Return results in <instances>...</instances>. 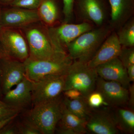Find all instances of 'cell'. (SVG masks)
Wrapping results in <instances>:
<instances>
[{
  "instance_id": "obj_1",
  "label": "cell",
  "mask_w": 134,
  "mask_h": 134,
  "mask_svg": "<svg viewBox=\"0 0 134 134\" xmlns=\"http://www.w3.org/2000/svg\"><path fill=\"white\" fill-rule=\"evenodd\" d=\"M29 46V58L34 60L53 59L68 54L55 44L50 35L48 27L41 22L21 29Z\"/></svg>"
},
{
  "instance_id": "obj_2",
  "label": "cell",
  "mask_w": 134,
  "mask_h": 134,
  "mask_svg": "<svg viewBox=\"0 0 134 134\" xmlns=\"http://www.w3.org/2000/svg\"><path fill=\"white\" fill-rule=\"evenodd\" d=\"M62 95L52 100L37 103L27 110L23 117L34 126L41 134L55 133L63 109Z\"/></svg>"
},
{
  "instance_id": "obj_3",
  "label": "cell",
  "mask_w": 134,
  "mask_h": 134,
  "mask_svg": "<svg viewBox=\"0 0 134 134\" xmlns=\"http://www.w3.org/2000/svg\"><path fill=\"white\" fill-rule=\"evenodd\" d=\"M113 31L108 24L95 27L70 43L67 47V53L73 61L88 63Z\"/></svg>"
},
{
  "instance_id": "obj_4",
  "label": "cell",
  "mask_w": 134,
  "mask_h": 134,
  "mask_svg": "<svg viewBox=\"0 0 134 134\" xmlns=\"http://www.w3.org/2000/svg\"><path fill=\"white\" fill-rule=\"evenodd\" d=\"M98 76L96 68L89 66L87 63L73 61L65 75L63 91L76 89L87 98L95 91Z\"/></svg>"
},
{
  "instance_id": "obj_5",
  "label": "cell",
  "mask_w": 134,
  "mask_h": 134,
  "mask_svg": "<svg viewBox=\"0 0 134 134\" xmlns=\"http://www.w3.org/2000/svg\"><path fill=\"white\" fill-rule=\"evenodd\" d=\"M74 15L77 23L87 22L96 27L108 24L110 17L108 0H76Z\"/></svg>"
},
{
  "instance_id": "obj_6",
  "label": "cell",
  "mask_w": 134,
  "mask_h": 134,
  "mask_svg": "<svg viewBox=\"0 0 134 134\" xmlns=\"http://www.w3.org/2000/svg\"><path fill=\"white\" fill-rule=\"evenodd\" d=\"M1 57L24 62L29 56V46L21 29L2 27L0 30Z\"/></svg>"
},
{
  "instance_id": "obj_7",
  "label": "cell",
  "mask_w": 134,
  "mask_h": 134,
  "mask_svg": "<svg viewBox=\"0 0 134 134\" xmlns=\"http://www.w3.org/2000/svg\"><path fill=\"white\" fill-rule=\"evenodd\" d=\"M73 60L68 54L53 59L34 60L28 58L24 62L26 76L32 81L49 75H65Z\"/></svg>"
},
{
  "instance_id": "obj_8",
  "label": "cell",
  "mask_w": 134,
  "mask_h": 134,
  "mask_svg": "<svg viewBox=\"0 0 134 134\" xmlns=\"http://www.w3.org/2000/svg\"><path fill=\"white\" fill-rule=\"evenodd\" d=\"M65 83V75H49L32 81V105L61 96Z\"/></svg>"
},
{
  "instance_id": "obj_9",
  "label": "cell",
  "mask_w": 134,
  "mask_h": 134,
  "mask_svg": "<svg viewBox=\"0 0 134 134\" xmlns=\"http://www.w3.org/2000/svg\"><path fill=\"white\" fill-rule=\"evenodd\" d=\"M26 77L24 62L1 57L0 90L2 96L16 86Z\"/></svg>"
},
{
  "instance_id": "obj_10",
  "label": "cell",
  "mask_w": 134,
  "mask_h": 134,
  "mask_svg": "<svg viewBox=\"0 0 134 134\" xmlns=\"http://www.w3.org/2000/svg\"><path fill=\"white\" fill-rule=\"evenodd\" d=\"M96 27L87 22L63 23L48 28L51 37L58 47L67 52L68 45L80 35Z\"/></svg>"
},
{
  "instance_id": "obj_11",
  "label": "cell",
  "mask_w": 134,
  "mask_h": 134,
  "mask_svg": "<svg viewBox=\"0 0 134 134\" xmlns=\"http://www.w3.org/2000/svg\"><path fill=\"white\" fill-rule=\"evenodd\" d=\"M40 21L37 10L10 7L0 12V23L2 27L22 29Z\"/></svg>"
},
{
  "instance_id": "obj_12",
  "label": "cell",
  "mask_w": 134,
  "mask_h": 134,
  "mask_svg": "<svg viewBox=\"0 0 134 134\" xmlns=\"http://www.w3.org/2000/svg\"><path fill=\"white\" fill-rule=\"evenodd\" d=\"M95 91L102 95L107 105L114 107L127 105L128 89L123 87L119 83L106 81L98 76Z\"/></svg>"
},
{
  "instance_id": "obj_13",
  "label": "cell",
  "mask_w": 134,
  "mask_h": 134,
  "mask_svg": "<svg viewBox=\"0 0 134 134\" xmlns=\"http://www.w3.org/2000/svg\"><path fill=\"white\" fill-rule=\"evenodd\" d=\"M32 81L26 76L14 88L3 95L2 100L21 113L32 105Z\"/></svg>"
},
{
  "instance_id": "obj_14",
  "label": "cell",
  "mask_w": 134,
  "mask_h": 134,
  "mask_svg": "<svg viewBox=\"0 0 134 134\" xmlns=\"http://www.w3.org/2000/svg\"><path fill=\"white\" fill-rule=\"evenodd\" d=\"M87 133L95 134H117L119 133L111 112L92 110L86 123Z\"/></svg>"
},
{
  "instance_id": "obj_15",
  "label": "cell",
  "mask_w": 134,
  "mask_h": 134,
  "mask_svg": "<svg viewBox=\"0 0 134 134\" xmlns=\"http://www.w3.org/2000/svg\"><path fill=\"white\" fill-rule=\"evenodd\" d=\"M110 8L108 24L116 31L134 16V0H108Z\"/></svg>"
},
{
  "instance_id": "obj_16",
  "label": "cell",
  "mask_w": 134,
  "mask_h": 134,
  "mask_svg": "<svg viewBox=\"0 0 134 134\" xmlns=\"http://www.w3.org/2000/svg\"><path fill=\"white\" fill-rule=\"evenodd\" d=\"M96 69L98 76L104 80L117 82L127 89L130 85L127 69L118 58L99 65Z\"/></svg>"
},
{
  "instance_id": "obj_17",
  "label": "cell",
  "mask_w": 134,
  "mask_h": 134,
  "mask_svg": "<svg viewBox=\"0 0 134 134\" xmlns=\"http://www.w3.org/2000/svg\"><path fill=\"white\" fill-rule=\"evenodd\" d=\"M121 48L116 31H113L106 38L87 64L89 66L96 68L99 65L118 58Z\"/></svg>"
},
{
  "instance_id": "obj_18",
  "label": "cell",
  "mask_w": 134,
  "mask_h": 134,
  "mask_svg": "<svg viewBox=\"0 0 134 134\" xmlns=\"http://www.w3.org/2000/svg\"><path fill=\"white\" fill-rule=\"evenodd\" d=\"M86 122L69 111L63 104L61 118L58 122L55 132L61 134L86 133H87Z\"/></svg>"
},
{
  "instance_id": "obj_19",
  "label": "cell",
  "mask_w": 134,
  "mask_h": 134,
  "mask_svg": "<svg viewBox=\"0 0 134 134\" xmlns=\"http://www.w3.org/2000/svg\"><path fill=\"white\" fill-rule=\"evenodd\" d=\"M37 10L40 22L48 28L62 23L59 0H43Z\"/></svg>"
},
{
  "instance_id": "obj_20",
  "label": "cell",
  "mask_w": 134,
  "mask_h": 134,
  "mask_svg": "<svg viewBox=\"0 0 134 134\" xmlns=\"http://www.w3.org/2000/svg\"><path fill=\"white\" fill-rule=\"evenodd\" d=\"M112 112L119 130L126 134H134V113L122 107H115Z\"/></svg>"
},
{
  "instance_id": "obj_21",
  "label": "cell",
  "mask_w": 134,
  "mask_h": 134,
  "mask_svg": "<svg viewBox=\"0 0 134 134\" xmlns=\"http://www.w3.org/2000/svg\"><path fill=\"white\" fill-rule=\"evenodd\" d=\"M63 103L67 110L86 121L93 110L89 106L87 98L85 97L70 99L64 97Z\"/></svg>"
},
{
  "instance_id": "obj_22",
  "label": "cell",
  "mask_w": 134,
  "mask_h": 134,
  "mask_svg": "<svg viewBox=\"0 0 134 134\" xmlns=\"http://www.w3.org/2000/svg\"><path fill=\"white\" fill-rule=\"evenodd\" d=\"M118 39L121 46L134 47V16L116 31Z\"/></svg>"
},
{
  "instance_id": "obj_23",
  "label": "cell",
  "mask_w": 134,
  "mask_h": 134,
  "mask_svg": "<svg viewBox=\"0 0 134 134\" xmlns=\"http://www.w3.org/2000/svg\"><path fill=\"white\" fill-rule=\"evenodd\" d=\"M17 116L15 119L18 134H41L36 127L24 117L19 119Z\"/></svg>"
},
{
  "instance_id": "obj_24",
  "label": "cell",
  "mask_w": 134,
  "mask_h": 134,
  "mask_svg": "<svg viewBox=\"0 0 134 134\" xmlns=\"http://www.w3.org/2000/svg\"><path fill=\"white\" fill-rule=\"evenodd\" d=\"M118 58L126 68L130 65H134V47H122Z\"/></svg>"
},
{
  "instance_id": "obj_25",
  "label": "cell",
  "mask_w": 134,
  "mask_h": 134,
  "mask_svg": "<svg viewBox=\"0 0 134 134\" xmlns=\"http://www.w3.org/2000/svg\"><path fill=\"white\" fill-rule=\"evenodd\" d=\"M76 0H62L63 19L62 23H70L74 18V8Z\"/></svg>"
},
{
  "instance_id": "obj_26",
  "label": "cell",
  "mask_w": 134,
  "mask_h": 134,
  "mask_svg": "<svg viewBox=\"0 0 134 134\" xmlns=\"http://www.w3.org/2000/svg\"><path fill=\"white\" fill-rule=\"evenodd\" d=\"M43 0H15L10 7L23 8L26 9L37 10Z\"/></svg>"
},
{
  "instance_id": "obj_27",
  "label": "cell",
  "mask_w": 134,
  "mask_h": 134,
  "mask_svg": "<svg viewBox=\"0 0 134 134\" xmlns=\"http://www.w3.org/2000/svg\"><path fill=\"white\" fill-rule=\"evenodd\" d=\"M20 113L19 111L10 107L0 98V121Z\"/></svg>"
},
{
  "instance_id": "obj_28",
  "label": "cell",
  "mask_w": 134,
  "mask_h": 134,
  "mask_svg": "<svg viewBox=\"0 0 134 134\" xmlns=\"http://www.w3.org/2000/svg\"><path fill=\"white\" fill-rule=\"evenodd\" d=\"M89 106L92 108H99L102 105L107 106L103 96L99 92L94 91L87 98Z\"/></svg>"
},
{
  "instance_id": "obj_29",
  "label": "cell",
  "mask_w": 134,
  "mask_h": 134,
  "mask_svg": "<svg viewBox=\"0 0 134 134\" xmlns=\"http://www.w3.org/2000/svg\"><path fill=\"white\" fill-rule=\"evenodd\" d=\"M16 117L0 130V134H18L15 119Z\"/></svg>"
},
{
  "instance_id": "obj_30",
  "label": "cell",
  "mask_w": 134,
  "mask_h": 134,
  "mask_svg": "<svg viewBox=\"0 0 134 134\" xmlns=\"http://www.w3.org/2000/svg\"><path fill=\"white\" fill-rule=\"evenodd\" d=\"M63 93L64 94L65 97L69 99H76L82 97H84L81 92L76 89H70L63 91Z\"/></svg>"
},
{
  "instance_id": "obj_31",
  "label": "cell",
  "mask_w": 134,
  "mask_h": 134,
  "mask_svg": "<svg viewBox=\"0 0 134 134\" xmlns=\"http://www.w3.org/2000/svg\"><path fill=\"white\" fill-rule=\"evenodd\" d=\"M129 100L127 105L129 109L134 110V85H130L128 88Z\"/></svg>"
},
{
  "instance_id": "obj_32",
  "label": "cell",
  "mask_w": 134,
  "mask_h": 134,
  "mask_svg": "<svg viewBox=\"0 0 134 134\" xmlns=\"http://www.w3.org/2000/svg\"><path fill=\"white\" fill-rule=\"evenodd\" d=\"M127 74L130 82L134 81V65H130L127 68Z\"/></svg>"
},
{
  "instance_id": "obj_33",
  "label": "cell",
  "mask_w": 134,
  "mask_h": 134,
  "mask_svg": "<svg viewBox=\"0 0 134 134\" xmlns=\"http://www.w3.org/2000/svg\"><path fill=\"white\" fill-rule=\"evenodd\" d=\"M19 115V114H18ZM18 115H15L13 117H9L8 119H5V120H3L0 121V130L5 126V125H7L9 122H10V121L14 119V118H15Z\"/></svg>"
},
{
  "instance_id": "obj_34",
  "label": "cell",
  "mask_w": 134,
  "mask_h": 134,
  "mask_svg": "<svg viewBox=\"0 0 134 134\" xmlns=\"http://www.w3.org/2000/svg\"><path fill=\"white\" fill-rule=\"evenodd\" d=\"M15 0H0V3L4 5H9Z\"/></svg>"
},
{
  "instance_id": "obj_35",
  "label": "cell",
  "mask_w": 134,
  "mask_h": 134,
  "mask_svg": "<svg viewBox=\"0 0 134 134\" xmlns=\"http://www.w3.org/2000/svg\"><path fill=\"white\" fill-rule=\"evenodd\" d=\"M1 54H0V61H1ZM2 97V93H1V90H0V98H1Z\"/></svg>"
},
{
  "instance_id": "obj_36",
  "label": "cell",
  "mask_w": 134,
  "mask_h": 134,
  "mask_svg": "<svg viewBox=\"0 0 134 134\" xmlns=\"http://www.w3.org/2000/svg\"><path fill=\"white\" fill-rule=\"evenodd\" d=\"M1 23H0V30H1Z\"/></svg>"
}]
</instances>
